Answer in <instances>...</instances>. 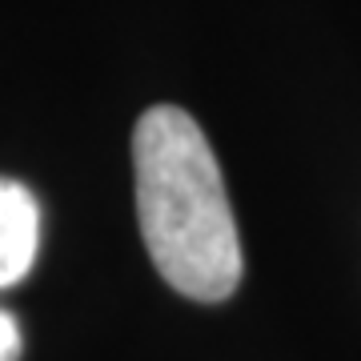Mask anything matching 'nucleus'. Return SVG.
<instances>
[{
    "instance_id": "1",
    "label": "nucleus",
    "mask_w": 361,
    "mask_h": 361,
    "mask_svg": "<svg viewBox=\"0 0 361 361\" xmlns=\"http://www.w3.org/2000/svg\"><path fill=\"white\" fill-rule=\"evenodd\" d=\"M133 173L157 273L193 301H225L241 281V241L201 125L177 104L149 109L133 133Z\"/></svg>"
},
{
    "instance_id": "2",
    "label": "nucleus",
    "mask_w": 361,
    "mask_h": 361,
    "mask_svg": "<svg viewBox=\"0 0 361 361\" xmlns=\"http://www.w3.org/2000/svg\"><path fill=\"white\" fill-rule=\"evenodd\" d=\"M40 209L20 180L0 177V289L25 281L37 265Z\"/></svg>"
},
{
    "instance_id": "3",
    "label": "nucleus",
    "mask_w": 361,
    "mask_h": 361,
    "mask_svg": "<svg viewBox=\"0 0 361 361\" xmlns=\"http://www.w3.org/2000/svg\"><path fill=\"white\" fill-rule=\"evenodd\" d=\"M0 361H20V325L4 310H0Z\"/></svg>"
}]
</instances>
